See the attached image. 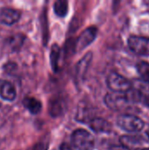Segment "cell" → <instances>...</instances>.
Masks as SVG:
<instances>
[{"instance_id": "cell-1", "label": "cell", "mask_w": 149, "mask_h": 150, "mask_svg": "<svg viewBox=\"0 0 149 150\" xmlns=\"http://www.w3.org/2000/svg\"><path fill=\"white\" fill-rule=\"evenodd\" d=\"M73 147L77 150H93L95 148L94 136L84 129H76L71 136Z\"/></svg>"}, {"instance_id": "cell-2", "label": "cell", "mask_w": 149, "mask_h": 150, "mask_svg": "<svg viewBox=\"0 0 149 150\" xmlns=\"http://www.w3.org/2000/svg\"><path fill=\"white\" fill-rule=\"evenodd\" d=\"M117 124L121 129L128 133L141 132L145 126L144 121L141 118L132 114H123L119 116Z\"/></svg>"}, {"instance_id": "cell-3", "label": "cell", "mask_w": 149, "mask_h": 150, "mask_svg": "<svg viewBox=\"0 0 149 150\" xmlns=\"http://www.w3.org/2000/svg\"><path fill=\"white\" fill-rule=\"evenodd\" d=\"M106 82H107L108 88L112 92L126 93L131 89H133L132 83L128 79H126L125 76L116 72H112L108 76Z\"/></svg>"}, {"instance_id": "cell-4", "label": "cell", "mask_w": 149, "mask_h": 150, "mask_svg": "<svg viewBox=\"0 0 149 150\" xmlns=\"http://www.w3.org/2000/svg\"><path fill=\"white\" fill-rule=\"evenodd\" d=\"M105 103L108 108L116 112L127 110L130 104L125 93H118L112 91L105 95Z\"/></svg>"}, {"instance_id": "cell-5", "label": "cell", "mask_w": 149, "mask_h": 150, "mask_svg": "<svg viewBox=\"0 0 149 150\" xmlns=\"http://www.w3.org/2000/svg\"><path fill=\"white\" fill-rule=\"evenodd\" d=\"M130 50L138 55H149V38L132 35L127 40Z\"/></svg>"}, {"instance_id": "cell-6", "label": "cell", "mask_w": 149, "mask_h": 150, "mask_svg": "<svg viewBox=\"0 0 149 150\" xmlns=\"http://www.w3.org/2000/svg\"><path fill=\"white\" fill-rule=\"evenodd\" d=\"M97 34V28L96 26H90L84 30L75 42V51H82L89 47L95 40Z\"/></svg>"}, {"instance_id": "cell-7", "label": "cell", "mask_w": 149, "mask_h": 150, "mask_svg": "<svg viewBox=\"0 0 149 150\" xmlns=\"http://www.w3.org/2000/svg\"><path fill=\"white\" fill-rule=\"evenodd\" d=\"M93 54L91 52H88L76 65V79L77 83H81L84 80V77L88 72L90 62L92 61Z\"/></svg>"}, {"instance_id": "cell-8", "label": "cell", "mask_w": 149, "mask_h": 150, "mask_svg": "<svg viewBox=\"0 0 149 150\" xmlns=\"http://www.w3.org/2000/svg\"><path fill=\"white\" fill-rule=\"evenodd\" d=\"M20 11L10 7H3L0 9V23L6 25H11L20 18Z\"/></svg>"}, {"instance_id": "cell-9", "label": "cell", "mask_w": 149, "mask_h": 150, "mask_svg": "<svg viewBox=\"0 0 149 150\" xmlns=\"http://www.w3.org/2000/svg\"><path fill=\"white\" fill-rule=\"evenodd\" d=\"M90 127L92 131L95 133H105V134H109L112 131V124L103 119V118H94L90 123Z\"/></svg>"}, {"instance_id": "cell-10", "label": "cell", "mask_w": 149, "mask_h": 150, "mask_svg": "<svg viewBox=\"0 0 149 150\" xmlns=\"http://www.w3.org/2000/svg\"><path fill=\"white\" fill-rule=\"evenodd\" d=\"M17 91L13 84L8 81L0 82V97L6 101H13L16 98Z\"/></svg>"}, {"instance_id": "cell-11", "label": "cell", "mask_w": 149, "mask_h": 150, "mask_svg": "<svg viewBox=\"0 0 149 150\" xmlns=\"http://www.w3.org/2000/svg\"><path fill=\"white\" fill-rule=\"evenodd\" d=\"M120 143L122 146L131 150L137 147H141L144 143V140L140 136L124 135L120 138Z\"/></svg>"}, {"instance_id": "cell-12", "label": "cell", "mask_w": 149, "mask_h": 150, "mask_svg": "<svg viewBox=\"0 0 149 150\" xmlns=\"http://www.w3.org/2000/svg\"><path fill=\"white\" fill-rule=\"evenodd\" d=\"M23 105L32 114H38L42 109L41 102L35 98H25L23 100Z\"/></svg>"}, {"instance_id": "cell-13", "label": "cell", "mask_w": 149, "mask_h": 150, "mask_svg": "<svg viewBox=\"0 0 149 150\" xmlns=\"http://www.w3.org/2000/svg\"><path fill=\"white\" fill-rule=\"evenodd\" d=\"M64 111V102L60 98L51 100L49 104V113L52 117H58L62 114Z\"/></svg>"}, {"instance_id": "cell-14", "label": "cell", "mask_w": 149, "mask_h": 150, "mask_svg": "<svg viewBox=\"0 0 149 150\" xmlns=\"http://www.w3.org/2000/svg\"><path fill=\"white\" fill-rule=\"evenodd\" d=\"M25 37L23 34H15L7 40V45L11 51H18L23 46Z\"/></svg>"}, {"instance_id": "cell-15", "label": "cell", "mask_w": 149, "mask_h": 150, "mask_svg": "<svg viewBox=\"0 0 149 150\" xmlns=\"http://www.w3.org/2000/svg\"><path fill=\"white\" fill-rule=\"evenodd\" d=\"M60 53H61L60 47L57 44H53L50 51V63L54 72H57L59 69L58 62L60 59Z\"/></svg>"}, {"instance_id": "cell-16", "label": "cell", "mask_w": 149, "mask_h": 150, "mask_svg": "<svg viewBox=\"0 0 149 150\" xmlns=\"http://www.w3.org/2000/svg\"><path fill=\"white\" fill-rule=\"evenodd\" d=\"M54 11L58 17H65L68 11V3L65 0L56 1L54 4Z\"/></svg>"}, {"instance_id": "cell-17", "label": "cell", "mask_w": 149, "mask_h": 150, "mask_svg": "<svg viewBox=\"0 0 149 150\" xmlns=\"http://www.w3.org/2000/svg\"><path fill=\"white\" fill-rule=\"evenodd\" d=\"M137 71L141 77L147 83H149V63L146 62H141L136 66Z\"/></svg>"}, {"instance_id": "cell-18", "label": "cell", "mask_w": 149, "mask_h": 150, "mask_svg": "<svg viewBox=\"0 0 149 150\" xmlns=\"http://www.w3.org/2000/svg\"><path fill=\"white\" fill-rule=\"evenodd\" d=\"M27 150H47V145L40 142H37L36 144H34Z\"/></svg>"}, {"instance_id": "cell-19", "label": "cell", "mask_w": 149, "mask_h": 150, "mask_svg": "<svg viewBox=\"0 0 149 150\" xmlns=\"http://www.w3.org/2000/svg\"><path fill=\"white\" fill-rule=\"evenodd\" d=\"M4 69L5 72H8V73H11L12 71H14L16 69H17V64L15 62H7L5 65H4Z\"/></svg>"}, {"instance_id": "cell-20", "label": "cell", "mask_w": 149, "mask_h": 150, "mask_svg": "<svg viewBox=\"0 0 149 150\" xmlns=\"http://www.w3.org/2000/svg\"><path fill=\"white\" fill-rule=\"evenodd\" d=\"M110 150H130L128 149L127 148H126V147H124V146H122V145H119V146H113V147H112Z\"/></svg>"}, {"instance_id": "cell-21", "label": "cell", "mask_w": 149, "mask_h": 150, "mask_svg": "<svg viewBox=\"0 0 149 150\" xmlns=\"http://www.w3.org/2000/svg\"><path fill=\"white\" fill-rule=\"evenodd\" d=\"M142 102L144 103V105L146 106L149 107V95L148 96H144L143 99H142Z\"/></svg>"}, {"instance_id": "cell-22", "label": "cell", "mask_w": 149, "mask_h": 150, "mask_svg": "<svg viewBox=\"0 0 149 150\" xmlns=\"http://www.w3.org/2000/svg\"><path fill=\"white\" fill-rule=\"evenodd\" d=\"M142 150H149V149L148 148V149H142Z\"/></svg>"}, {"instance_id": "cell-23", "label": "cell", "mask_w": 149, "mask_h": 150, "mask_svg": "<svg viewBox=\"0 0 149 150\" xmlns=\"http://www.w3.org/2000/svg\"><path fill=\"white\" fill-rule=\"evenodd\" d=\"M0 107H1V104H0Z\"/></svg>"}]
</instances>
